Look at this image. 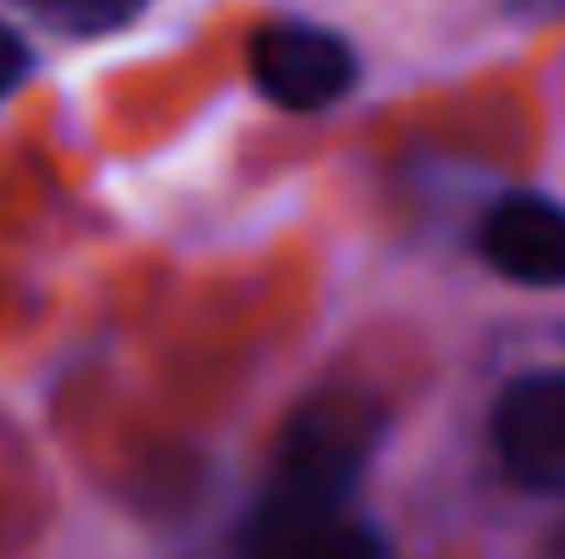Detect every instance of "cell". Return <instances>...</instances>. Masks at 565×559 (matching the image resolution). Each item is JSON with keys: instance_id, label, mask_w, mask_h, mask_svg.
I'll return each mask as SVG.
<instances>
[{"instance_id": "6da1fadb", "label": "cell", "mask_w": 565, "mask_h": 559, "mask_svg": "<svg viewBox=\"0 0 565 559\" xmlns=\"http://www.w3.org/2000/svg\"><path fill=\"white\" fill-rule=\"evenodd\" d=\"M379 439H384L379 400H369L363 389H319L286 417L264 494L308 510H352Z\"/></svg>"}, {"instance_id": "7a4b0ae2", "label": "cell", "mask_w": 565, "mask_h": 559, "mask_svg": "<svg viewBox=\"0 0 565 559\" xmlns=\"http://www.w3.org/2000/svg\"><path fill=\"white\" fill-rule=\"evenodd\" d=\"M358 72H363L358 50L335 28H319V22H269L247 44L253 88L291 116L341 105L358 88Z\"/></svg>"}, {"instance_id": "3957f363", "label": "cell", "mask_w": 565, "mask_h": 559, "mask_svg": "<svg viewBox=\"0 0 565 559\" xmlns=\"http://www.w3.org/2000/svg\"><path fill=\"white\" fill-rule=\"evenodd\" d=\"M500 472L544 499H565V368L511 378L489 417Z\"/></svg>"}, {"instance_id": "277c9868", "label": "cell", "mask_w": 565, "mask_h": 559, "mask_svg": "<svg viewBox=\"0 0 565 559\" xmlns=\"http://www.w3.org/2000/svg\"><path fill=\"white\" fill-rule=\"evenodd\" d=\"M478 252L494 275L533 291L565 286V203L550 192H505L478 219Z\"/></svg>"}, {"instance_id": "5b68a950", "label": "cell", "mask_w": 565, "mask_h": 559, "mask_svg": "<svg viewBox=\"0 0 565 559\" xmlns=\"http://www.w3.org/2000/svg\"><path fill=\"white\" fill-rule=\"evenodd\" d=\"M242 559H395L390 538L352 510H308L264 494L242 522Z\"/></svg>"}, {"instance_id": "8992f818", "label": "cell", "mask_w": 565, "mask_h": 559, "mask_svg": "<svg viewBox=\"0 0 565 559\" xmlns=\"http://www.w3.org/2000/svg\"><path fill=\"white\" fill-rule=\"evenodd\" d=\"M143 0H44V11H55L66 28L88 33V28H110L121 17H132Z\"/></svg>"}, {"instance_id": "52a82bcc", "label": "cell", "mask_w": 565, "mask_h": 559, "mask_svg": "<svg viewBox=\"0 0 565 559\" xmlns=\"http://www.w3.org/2000/svg\"><path fill=\"white\" fill-rule=\"evenodd\" d=\"M28 72H33V50H28V39H22L11 22H0V105L28 83Z\"/></svg>"}, {"instance_id": "ba28073f", "label": "cell", "mask_w": 565, "mask_h": 559, "mask_svg": "<svg viewBox=\"0 0 565 559\" xmlns=\"http://www.w3.org/2000/svg\"><path fill=\"white\" fill-rule=\"evenodd\" d=\"M516 6H527L533 17H550V11H565V0H516Z\"/></svg>"}]
</instances>
